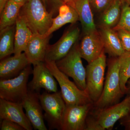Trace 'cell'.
I'll use <instances>...</instances> for the list:
<instances>
[{"label": "cell", "mask_w": 130, "mask_h": 130, "mask_svg": "<svg viewBox=\"0 0 130 130\" xmlns=\"http://www.w3.org/2000/svg\"><path fill=\"white\" fill-rule=\"evenodd\" d=\"M106 66V56L104 52L86 66V91L94 103L99 100L102 93Z\"/></svg>", "instance_id": "obj_7"}, {"label": "cell", "mask_w": 130, "mask_h": 130, "mask_svg": "<svg viewBox=\"0 0 130 130\" xmlns=\"http://www.w3.org/2000/svg\"><path fill=\"white\" fill-rule=\"evenodd\" d=\"M105 52L113 58L119 57L125 52L117 33L112 28H101L99 32Z\"/></svg>", "instance_id": "obj_18"}, {"label": "cell", "mask_w": 130, "mask_h": 130, "mask_svg": "<svg viewBox=\"0 0 130 130\" xmlns=\"http://www.w3.org/2000/svg\"><path fill=\"white\" fill-rule=\"evenodd\" d=\"M119 57L111 59L108 64L104 87L99 100L94 103L93 109H103L119 102L124 95L121 90Z\"/></svg>", "instance_id": "obj_1"}, {"label": "cell", "mask_w": 130, "mask_h": 130, "mask_svg": "<svg viewBox=\"0 0 130 130\" xmlns=\"http://www.w3.org/2000/svg\"><path fill=\"white\" fill-rule=\"evenodd\" d=\"M39 99L45 113L44 119L49 129L61 130L62 120L66 105L61 91L50 93L44 91L39 94Z\"/></svg>", "instance_id": "obj_4"}, {"label": "cell", "mask_w": 130, "mask_h": 130, "mask_svg": "<svg viewBox=\"0 0 130 130\" xmlns=\"http://www.w3.org/2000/svg\"><path fill=\"white\" fill-rule=\"evenodd\" d=\"M91 113L104 130H112L117 121L130 113V96L128 95L121 102L103 109H93Z\"/></svg>", "instance_id": "obj_8"}, {"label": "cell", "mask_w": 130, "mask_h": 130, "mask_svg": "<svg viewBox=\"0 0 130 130\" xmlns=\"http://www.w3.org/2000/svg\"><path fill=\"white\" fill-rule=\"evenodd\" d=\"M127 87L128 89L127 94H128V95L130 96V79L128 80V83H127Z\"/></svg>", "instance_id": "obj_33"}, {"label": "cell", "mask_w": 130, "mask_h": 130, "mask_svg": "<svg viewBox=\"0 0 130 130\" xmlns=\"http://www.w3.org/2000/svg\"><path fill=\"white\" fill-rule=\"evenodd\" d=\"M67 4L77 12L85 35L97 31L89 0H71Z\"/></svg>", "instance_id": "obj_17"}, {"label": "cell", "mask_w": 130, "mask_h": 130, "mask_svg": "<svg viewBox=\"0 0 130 130\" xmlns=\"http://www.w3.org/2000/svg\"><path fill=\"white\" fill-rule=\"evenodd\" d=\"M76 43L64 57L56 62L58 69L73 79L79 89L86 91V68L84 66Z\"/></svg>", "instance_id": "obj_5"}, {"label": "cell", "mask_w": 130, "mask_h": 130, "mask_svg": "<svg viewBox=\"0 0 130 130\" xmlns=\"http://www.w3.org/2000/svg\"><path fill=\"white\" fill-rule=\"evenodd\" d=\"M9 1H11L13 2L18 3L23 6L28 1V0H9Z\"/></svg>", "instance_id": "obj_32"}, {"label": "cell", "mask_w": 130, "mask_h": 130, "mask_svg": "<svg viewBox=\"0 0 130 130\" xmlns=\"http://www.w3.org/2000/svg\"><path fill=\"white\" fill-rule=\"evenodd\" d=\"M8 0H0V13L3 11L6 4Z\"/></svg>", "instance_id": "obj_31"}, {"label": "cell", "mask_w": 130, "mask_h": 130, "mask_svg": "<svg viewBox=\"0 0 130 130\" xmlns=\"http://www.w3.org/2000/svg\"><path fill=\"white\" fill-rule=\"evenodd\" d=\"M40 93L28 90L22 105L28 117L35 130H47L44 124V114L39 99Z\"/></svg>", "instance_id": "obj_12"}, {"label": "cell", "mask_w": 130, "mask_h": 130, "mask_svg": "<svg viewBox=\"0 0 130 130\" xmlns=\"http://www.w3.org/2000/svg\"><path fill=\"white\" fill-rule=\"evenodd\" d=\"M22 103L12 102L0 98V118L14 122L25 130H32V125L23 111Z\"/></svg>", "instance_id": "obj_13"}, {"label": "cell", "mask_w": 130, "mask_h": 130, "mask_svg": "<svg viewBox=\"0 0 130 130\" xmlns=\"http://www.w3.org/2000/svg\"><path fill=\"white\" fill-rule=\"evenodd\" d=\"M1 122V130H24L22 126L13 121L2 120Z\"/></svg>", "instance_id": "obj_29"}, {"label": "cell", "mask_w": 130, "mask_h": 130, "mask_svg": "<svg viewBox=\"0 0 130 130\" xmlns=\"http://www.w3.org/2000/svg\"><path fill=\"white\" fill-rule=\"evenodd\" d=\"M31 65H28L15 77L0 80V98L22 103L28 92V79L32 72Z\"/></svg>", "instance_id": "obj_6"}, {"label": "cell", "mask_w": 130, "mask_h": 130, "mask_svg": "<svg viewBox=\"0 0 130 130\" xmlns=\"http://www.w3.org/2000/svg\"><path fill=\"white\" fill-rule=\"evenodd\" d=\"M23 6L8 0L1 13L0 30L14 25Z\"/></svg>", "instance_id": "obj_22"}, {"label": "cell", "mask_w": 130, "mask_h": 130, "mask_svg": "<svg viewBox=\"0 0 130 130\" xmlns=\"http://www.w3.org/2000/svg\"><path fill=\"white\" fill-rule=\"evenodd\" d=\"M53 1L54 2L56 3H58V1H57V0H53Z\"/></svg>", "instance_id": "obj_37"}, {"label": "cell", "mask_w": 130, "mask_h": 130, "mask_svg": "<svg viewBox=\"0 0 130 130\" xmlns=\"http://www.w3.org/2000/svg\"><path fill=\"white\" fill-rule=\"evenodd\" d=\"M111 1H112V0H111Z\"/></svg>", "instance_id": "obj_38"}, {"label": "cell", "mask_w": 130, "mask_h": 130, "mask_svg": "<svg viewBox=\"0 0 130 130\" xmlns=\"http://www.w3.org/2000/svg\"><path fill=\"white\" fill-rule=\"evenodd\" d=\"M42 2L43 3L45 7H46L47 4L48 2V0H41Z\"/></svg>", "instance_id": "obj_36"}, {"label": "cell", "mask_w": 130, "mask_h": 130, "mask_svg": "<svg viewBox=\"0 0 130 130\" xmlns=\"http://www.w3.org/2000/svg\"><path fill=\"white\" fill-rule=\"evenodd\" d=\"M15 25L14 54L18 55L25 51L33 33L27 25L24 18L20 13Z\"/></svg>", "instance_id": "obj_19"}, {"label": "cell", "mask_w": 130, "mask_h": 130, "mask_svg": "<svg viewBox=\"0 0 130 130\" xmlns=\"http://www.w3.org/2000/svg\"><path fill=\"white\" fill-rule=\"evenodd\" d=\"M112 1L89 0L91 9L96 12H102L108 6Z\"/></svg>", "instance_id": "obj_27"}, {"label": "cell", "mask_w": 130, "mask_h": 130, "mask_svg": "<svg viewBox=\"0 0 130 130\" xmlns=\"http://www.w3.org/2000/svg\"><path fill=\"white\" fill-rule=\"evenodd\" d=\"M85 130H105L98 123L91 111L86 119Z\"/></svg>", "instance_id": "obj_28"}, {"label": "cell", "mask_w": 130, "mask_h": 130, "mask_svg": "<svg viewBox=\"0 0 130 130\" xmlns=\"http://www.w3.org/2000/svg\"><path fill=\"white\" fill-rule=\"evenodd\" d=\"M71 0H57L58 3H67L69 2Z\"/></svg>", "instance_id": "obj_34"}, {"label": "cell", "mask_w": 130, "mask_h": 130, "mask_svg": "<svg viewBox=\"0 0 130 130\" xmlns=\"http://www.w3.org/2000/svg\"><path fill=\"white\" fill-rule=\"evenodd\" d=\"M16 25L8 26L1 30L0 59L1 60L14 54V36Z\"/></svg>", "instance_id": "obj_21"}, {"label": "cell", "mask_w": 130, "mask_h": 130, "mask_svg": "<svg viewBox=\"0 0 130 130\" xmlns=\"http://www.w3.org/2000/svg\"><path fill=\"white\" fill-rule=\"evenodd\" d=\"M122 2L126 3L130 6V0H121Z\"/></svg>", "instance_id": "obj_35"}, {"label": "cell", "mask_w": 130, "mask_h": 130, "mask_svg": "<svg viewBox=\"0 0 130 130\" xmlns=\"http://www.w3.org/2000/svg\"><path fill=\"white\" fill-rule=\"evenodd\" d=\"M122 2L121 0H112L102 13L100 28H113L118 23L121 16Z\"/></svg>", "instance_id": "obj_20"}, {"label": "cell", "mask_w": 130, "mask_h": 130, "mask_svg": "<svg viewBox=\"0 0 130 130\" xmlns=\"http://www.w3.org/2000/svg\"><path fill=\"white\" fill-rule=\"evenodd\" d=\"M53 12H48L41 0H28L20 13L32 33L46 36L53 24Z\"/></svg>", "instance_id": "obj_2"}, {"label": "cell", "mask_w": 130, "mask_h": 130, "mask_svg": "<svg viewBox=\"0 0 130 130\" xmlns=\"http://www.w3.org/2000/svg\"><path fill=\"white\" fill-rule=\"evenodd\" d=\"M79 20L77 12L72 7L70 11L66 14H59L57 17L53 19V24L49 30L46 36H51L55 31L68 23L74 24Z\"/></svg>", "instance_id": "obj_24"}, {"label": "cell", "mask_w": 130, "mask_h": 130, "mask_svg": "<svg viewBox=\"0 0 130 130\" xmlns=\"http://www.w3.org/2000/svg\"><path fill=\"white\" fill-rule=\"evenodd\" d=\"M113 29L117 33L125 51H130V30L123 29Z\"/></svg>", "instance_id": "obj_26"}, {"label": "cell", "mask_w": 130, "mask_h": 130, "mask_svg": "<svg viewBox=\"0 0 130 130\" xmlns=\"http://www.w3.org/2000/svg\"><path fill=\"white\" fill-rule=\"evenodd\" d=\"M112 29L130 30V6L128 4L122 2L120 19L116 26Z\"/></svg>", "instance_id": "obj_25"}, {"label": "cell", "mask_w": 130, "mask_h": 130, "mask_svg": "<svg viewBox=\"0 0 130 130\" xmlns=\"http://www.w3.org/2000/svg\"><path fill=\"white\" fill-rule=\"evenodd\" d=\"M119 58L120 87L122 92L125 94H127V84L130 79V51H125Z\"/></svg>", "instance_id": "obj_23"}, {"label": "cell", "mask_w": 130, "mask_h": 130, "mask_svg": "<svg viewBox=\"0 0 130 130\" xmlns=\"http://www.w3.org/2000/svg\"><path fill=\"white\" fill-rule=\"evenodd\" d=\"M29 64L24 52L2 60L0 63L1 79H11L17 76Z\"/></svg>", "instance_id": "obj_16"}, {"label": "cell", "mask_w": 130, "mask_h": 130, "mask_svg": "<svg viewBox=\"0 0 130 130\" xmlns=\"http://www.w3.org/2000/svg\"><path fill=\"white\" fill-rule=\"evenodd\" d=\"M79 50L81 58L89 63L98 58L105 51L104 45L97 31L85 35Z\"/></svg>", "instance_id": "obj_14"}, {"label": "cell", "mask_w": 130, "mask_h": 130, "mask_svg": "<svg viewBox=\"0 0 130 130\" xmlns=\"http://www.w3.org/2000/svg\"><path fill=\"white\" fill-rule=\"evenodd\" d=\"M33 77L28 83V90L40 93L41 89L49 93L58 91V84L55 78L47 68L44 62H41L33 66Z\"/></svg>", "instance_id": "obj_11"}, {"label": "cell", "mask_w": 130, "mask_h": 130, "mask_svg": "<svg viewBox=\"0 0 130 130\" xmlns=\"http://www.w3.org/2000/svg\"><path fill=\"white\" fill-rule=\"evenodd\" d=\"M94 108V103L66 105L61 130H85L86 119Z\"/></svg>", "instance_id": "obj_9"}, {"label": "cell", "mask_w": 130, "mask_h": 130, "mask_svg": "<svg viewBox=\"0 0 130 130\" xmlns=\"http://www.w3.org/2000/svg\"><path fill=\"white\" fill-rule=\"evenodd\" d=\"M120 120L121 124L124 126L126 130H130V113Z\"/></svg>", "instance_id": "obj_30"}, {"label": "cell", "mask_w": 130, "mask_h": 130, "mask_svg": "<svg viewBox=\"0 0 130 130\" xmlns=\"http://www.w3.org/2000/svg\"><path fill=\"white\" fill-rule=\"evenodd\" d=\"M47 68L55 78L61 89V92L66 105H83L93 102L88 93L78 87L74 82L58 69L55 61L45 60Z\"/></svg>", "instance_id": "obj_3"}, {"label": "cell", "mask_w": 130, "mask_h": 130, "mask_svg": "<svg viewBox=\"0 0 130 130\" xmlns=\"http://www.w3.org/2000/svg\"><path fill=\"white\" fill-rule=\"evenodd\" d=\"M51 36L32 34L24 52L30 64L34 66L40 62H44Z\"/></svg>", "instance_id": "obj_15"}, {"label": "cell", "mask_w": 130, "mask_h": 130, "mask_svg": "<svg viewBox=\"0 0 130 130\" xmlns=\"http://www.w3.org/2000/svg\"><path fill=\"white\" fill-rule=\"evenodd\" d=\"M80 32L78 27L70 28L55 43L48 44L45 60L56 61L64 57L76 43Z\"/></svg>", "instance_id": "obj_10"}]
</instances>
